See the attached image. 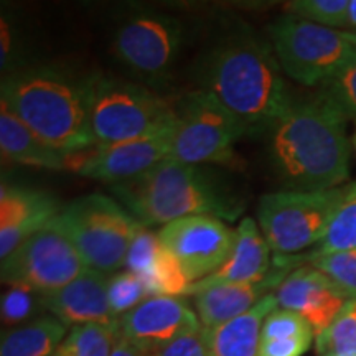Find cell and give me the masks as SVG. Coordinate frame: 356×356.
<instances>
[{
  "label": "cell",
  "mask_w": 356,
  "mask_h": 356,
  "mask_svg": "<svg viewBox=\"0 0 356 356\" xmlns=\"http://www.w3.org/2000/svg\"><path fill=\"white\" fill-rule=\"evenodd\" d=\"M346 119L322 96L292 101L269 131L274 172L289 190L338 188L350 177Z\"/></svg>",
  "instance_id": "obj_1"
},
{
  "label": "cell",
  "mask_w": 356,
  "mask_h": 356,
  "mask_svg": "<svg viewBox=\"0 0 356 356\" xmlns=\"http://www.w3.org/2000/svg\"><path fill=\"white\" fill-rule=\"evenodd\" d=\"M91 78L53 66L10 73L2 81V101L40 139L66 154L96 145L91 131Z\"/></svg>",
  "instance_id": "obj_2"
},
{
  "label": "cell",
  "mask_w": 356,
  "mask_h": 356,
  "mask_svg": "<svg viewBox=\"0 0 356 356\" xmlns=\"http://www.w3.org/2000/svg\"><path fill=\"white\" fill-rule=\"evenodd\" d=\"M204 89L249 131H270L293 101L273 50L244 32L225 38L211 51L204 68Z\"/></svg>",
  "instance_id": "obj_3"
},
{
  "label": "cell",
  "mask_w": 356,
  "mask_h": 356,
  "mask_svg": "<svg viewBox=\"0 0 356 356\" xmlns=\"http://www.w3.org/2000/svg\"><path fill=\"white\" fill-rule=\"evenodd\" d=\"M111 193L147 228L188 216L233 221L243 211V204L215 177L173 157L132 180L113 185Z\"/></svg>",
  "instance_id": "obj_4"
},
{
  "label": "cell",
  "mask_w": 356,
  "mask_h": 356,
  "mask_svg": "<svg viewBox=\"0 0 356 356\" xmlns=\"http://www.w3.org/2000/svg\"><path fill=\"white\" fill-rule=\"evenodd\" d=\"M55 222L78 249L88 269L119 273L140 222L109 195L91 193L61 210Z\"/></svg>",
  "instance_id": "obj_5"
},
{
  "label": "cell",
  "mask_w": 356,
  "mask_h": 356,
  "mask_svg": "<svg viewBox=\"0 0 356 356\" xmlns=\"http://www.w3.org/2000/svg\"><path fill=\"white\" fill-rule=\"evenodd\" d=\"M355 184L322 191H274L257 204V221L274 257L299 256L315 248L330 228Z\"/></svg>",
  "instance_id": "obj_6"
},
{
  "label": "cell",
  "mask_w": 356,
  "mask_h": 356,
  "mask_svg": "<svg viewBox=\"0 0 356 356\" xmlns=\"http://www.w3.org/2000/svg\"><path fill=\"white\" fill-rule=\"evenodd\" d=\"M175 106L139 84L95 76L91 131L96 145H111L149 136L172 126Z\"/></svg>",
  "instance_id": "obj_7"
},
{
  "label": "cell",
  "mask_w": 356,
  "mask_h": 356,
  "mask_svg": "<svg viewBox=\"0 0 356 356\" xmlns=\"http://www.w3.org/2000/svg\"><path fill=\"white\" fill-rule=\"evenodd\" d=\"M269 35L280 68L305 86H322L356 51L343 32L293 15L275 20Z\"/></svg>",
  "instance_id": "obj_8"
},
{
  "label": "cell",
  "mask_w": 356,
  "mask_h": 356,
  "mask_svg": "<svg viewBox=\"0 0 356 356\" xmlns=\"http://www.w3.org/2000/svg\"><path fill=\"white\" fill-rule=\"evenodd\" d=\"M175 111L172 157L190 165L228 160L236 142L251 132L207 89L186 95Z\"/></svg>",
  "instance_id": "obj_9"
},
{
  "label": "cell",
  "mask_w": 356,
  "mask_h": 356,
  "mask_svg": "<svg viewBox=\"0 0 356 356\" xmlns=\"http://www.w3.org/2000/svg\"><path fill=\"white\" fill-rule=\"evenodd\" d=\"M2 282L42 293L60 291L88 269L78 249L55 221L2 259Z\"/></svg>",
  "instance_id": "obj_10"
},
{
  "label": "cell",
  "mask_w": 356,
  "mask_h": 356,
  "mask_svg": "<svg viewBox=\"0 0 356 356\" xmlns=\"http://www.w3.org/2000/svg\"><path fill=\"white\" fill-rule=\"evenodd\" d=\"M162 248L175 259L191 286L210 277L228 261L236 231L215 216H188L172 221L159 231Z\"/></svg>",
  "instance_id": "obj_11"
},
{
  "label": "cell",
  "mask_w": 356,
  "mask_h": 356,
  "mask_svg": "<svg viewBox=\"0 0 356 356\" xmlns=\"http://www.w3.org/2000/svg\"><path fill=\"white\" fill-rule=\"evenodd\" d=\"M173 129L175 122L140 139L95 145L83 152H74L71 154L70 168L92 180L106 181L111 186L124 184L172 157Z\"/></svg>",
  "instance_id": "obj_12"
},
{
  "label": "cell",
  "mask_w": 356,
  "mask_h": 356,
  "mask_svg": "<svg viewBox=\"0 0 356 356\" xmlns=\"http://www.w3.org/2000/svg\"><path fill=\"white\" fill-rule=\"evenodd\" d=\"M184 29L177 19L162 13H140L121 25L114 38L119 60L142 76L168 73L178 56Z\"/></svg>",
  "instance_id": "obj_13"
},
{
  "label": "cell",
  "mask_w": 356,
  "mask_h": 356,
  "mask_svg": "<svg viewBox=\"0 0 356 356\" xmlns=\"http://www.w3.org/2000/svg\"><path fill=\"white\" fill-rule=\"evenodd\" d=\"M121 333L137 348L152 353L184 333L203 325L185 297L150 296L119 318Z\"/></svg>",
  "instance_id": "obj_14"
},
{
  "label": "cell",
  "mask_w": 356,
  "mask_h": 356,
  "mask_svg": "<svg viewBox=\"0 0 356 356\" xmlns=\"http://www.w3.org/2000/svg\"><path fill=\"white\" fill-rule=\"evenodd\" d=\"M280 309L296 312L314 328L315 337L330 327L348 299L323 273L312 266L293 269L275 289Z\"/></svg>",
  "instance_id": "obj_15"
},
{
  "label": "cell",
  "mask_w": 356,
  "mask_h": 356,
  "mask_svg": "<svg viewBox=\"0 0 356 356\" xmlns=\"http://www.w3.org/2000/svg\"><path fill=\"white\" fill-rule=\"evenodd\" d=\"M63 208L51 195L2 185L0 191V257L6 259L20 244L50 226Z\"/></svg>",
  "instance_id": "obj_16"
},
{
  "label": "cell",
  "mask_w": 356,
  "mask_h": 356,
  "mask_svg": "<svg viewBox=\"0 0 356 356\" xmlns=\"http://www.w3.org/2000/svg\"><path fill=\"white\" fill-rule=\"evenodd\" d=\"M108 280L106 274L86 269L68 286L42 296L44 312L63 322L66 327L119 322L109 305Z\"/></svg>",
  "instance_id": "obj_17"
},
{
  "label": "cell",
  "mask_w": 356,
  "mask_h": 356,
  "mask_svg": "<svg viewBox=\"0 0 356 356\" xmlns=\"http://www.w3.org/2000/svg\"><path fill=\"white\" fill-rule=\"evenodd\" d=\"M270 252L273 249L266 241L261 228H257L256 221L252 218H243L236 229V241L228 261L210 277L193 284L188 291V297L215 286L262 282L274 269Z\"/></svg>",
  "instance_id": "obj_18"
},
{
  "label": "cell",
  "mask_w": 356,
  "mask_h": 356,
  "mask_svg": "<svg viewBox=\"0 0 356 356\" xmlns=\"http://www.w3.org/2000/svg\"><path fill=\"white\" fill-rule=\"evenodd\" d=\"M291 273L274 266L273 273L262 282L228 284L203 289L193 293V309L204 328H216L241 317L256 307L266 296L275 292Z\"/></svg>",
  "instance_id": "obj_19"
},
{
  "label": "cell",
  "mask_w": 356,
  "mask_h": 356,
  "mask_svg": "<svg viewBox=\"0 0 356 356\" xmlns=\"http://www.w3.org/2000/svg\"><path fill=\"white\" fill-rule=\"evenodd\" d=\"M0 149L3 157L24 165L48 170H65L71 167V154L40 139L3 104H0Z\"/></svg>",
  "instance_id": "obj_20"
},
{
  "label": "cell",
  "mask_w": 356,
  "mask_h": 356,
  "mask_svg": "<svg viewBox=\"0 0 356 356\" xmlns=\"http://www.w3.org/2000/svg\"><path fill=\"white\" fill-rule=\"evenodd\" d=\"M275 309L279 304L273 292L241 317L207 328L211 356H259L262 325Z\"/></svg>",
  "instance_id": "obj_21"
},
{
  "label": "cell",
  "mask_w": 356,
  "mask_h": 356,
  "mask_svg": "<svg viewBox=\"0 0 356 356\" xmlns=\"http://www.w3.org/2000/svg\"><path fill=\"white\" fill-rule=\"evenodd\" d=\"M68 333V327L56 317L42 315L3 333L0 356H51Z\"/></svg>",
  "instance_id": "obj_22"
},
{
  "label": "cell",
  "mask_w": 356,
  "mask_h": 356,
  "mask_svg": "<svg viewBox=\"0 0 356 356\" xmlns=\"http://www.w3.org/2000/svg\"><path fill=\"white\" fill-rule=\"evenodd\" d=\"M353 249H356V184L351 188L348 197L345 198V202L341 203L340 210L337 211L322 241L310 252H302V254L292 257H274V266L292 273L302 264L307 266L312 261L320 259V257L353 251Z\"/></svg>",
  "instance_id": "obj_23"
},
{
  "label": "cell",
  "mask_w": 356,
  "mask_h": 356,
  "mask_svg": "<svg viewBox=\"0 0 356 356\" xmlns=\"http://www.w3.org/2000/svg\"><path fill=\"white\" fill-rule=\"evenodd\" d=\"M121 337L119 322L78 325L66 335L56 356H111Z\"/></svg>",
  "instance_id": "obj_24"
},
{
  "label": "cell",
  "mask_w": 356,
  "mask_h": 356,
  "mask_svg": "<svg viewBox=\"0 0 356 356\" xmlns=\"http://www.w3.org/2000/svg\"><path fill=\"white\" fill-rule=\"evenodd\" d=\"M318 356H356V299L348 300L327 330L315 337Z\"/></svg>",
  "instance_id": "obj_25"
},
{
  "label": "cell",
  "mask_w": 356,
  "mask_h": 356,
  "mask_svg": "<svg viewBox=\"0 0 356 356\" xmlns=\"http://www.w3.org/2000/svg\"><path fill=\"white\" fill-rule=\"evenodd\" d=\"M318 95L343 114L346 121H356V51L343 68L318 88Z\"/></svg>",
  "instance_id": "obj_26"
},
{
  "label": "cell",
  "mask_w": 356,
  "mask_h": 356,
  "mask_svg": "<svg viewBox=\"0 0 356 356\" xmlns=\"http://www.w3.org/2000/svg\"><path fill=\"white\" fill-rule=\"evenodd\" d=\"M43 310L42 293L24 286L8 287L0 302V317H2V323L7 327H15V325L20 327V325L32 322L42 317L40 314Z\"/></svg>",
  "instance_id": "obj_27"
},
{
  "label": "cell",
  "mask_w": 356,
  "mask_h": 356,
  "mask_svg": "<svg viewBox=\"0 0 356 356\" xmlns=\"http://www.w3.org/2000/svg\"><path fill=\"white\" fill-rule=\"evenodd\" d=\"M350 0H293L286 6L289 15L328 29L346 26Z\"/></svg>",
  "instance_id": "obj_28"
},
{
  "label": "cell",
  "mask_w": 356,
  "mask_h": 356,
  "mask_svg": "<svg viewBox=\"0 0 356 356\" xmlns=\"http://www.w3.org/2000/svg\"><path fill=\"white\" fill-rule=\"evenodd\" d=\"M108 297L114 317L121 318L150 296L145 284L136 274L119 270L108 280Z\"/></svg>",
  "instance_id": "obj_29"
},
{
  "label": "cell",
  "mask_w": 356,
  "mask_h": 356,
  "mask_svg": "<svg viewBox=\"0 0 356 356\" xmlns=\"http://www.w3.org/2000/svg\"><path fill=\"white\" fill-rule=\"evenodd\" d=\"M309 266L327 275L343 292L346 299H356V249L320 257L312 261Z\"/></svg>",
  "instance_id": "obj_30"
},
{
  "label": "cell",
  "mask_w": 356,
  "mask_h": 356,
  "mask_svg": "<svg viewBox=\"0 0 356 356\" xmlns=\"http://www.w3.org/2000/svg\"><path fill=\"white\" fill-rule=\"evenodd\" d=\"M149 356H211L210 341H208L207 328L184 333L170 343L160 346Z\"/></svg>",
  "instance_id": "obj_31"
},
{
  "label": "cell",
  "mask_w": 356,
  "mask_h": 356,
  "mask_svg": "<svg viewBox=\"0 0 356 356\" xmlns=\"http://www.w3.org/2000/svg\"><path fill=\"white\" fill-rule=\"evenodd\" d=\"M314 340L315 335L261 340L259 356H304Z\"/></svg>",
  "instance_id": "obj_32"
},
{
  "label": "cell",
  "mask_w": 356,
  "mask_h": 356,
  "mask_svg": "<svg viewBox=\"0 0 356 356\" xmlns=\"http://www.w3.org/2000/svg\"><path fill=\"white\" fill-rule=\"evenodd\" d=\"M111 356H149V353L137 348L136 345H132L131 341H127L126 338L121 337V340L118 341V345H115V348Z\"/></svg>",
  "instance_id": "obj_33"
},
{
  "label": "cell",
  "mask_w": 356,
  "mask_h": 356,
  "mask_svg": "<svg viewBox=\"0 0 356 356\" xmlns=\"http://www.w3.org/2000/svg\"><path fill=\"white\" fill-rule=\"evenodd\" d=\"M346 26L356 29V0H350L348 12H346Z\"/></svg>",
  "instance_id": "obj_34"
},
{
  "label": "cell",
  "mask_w": 356,
  "mask_h": 356,
  "mask_svg": "<svg viewBox=\"0 0 356 356\" xmlns=\"http://www.w3.org/2000/svg\"><path fill=\"white\" fill-rule=\"evenodd\" d=\"M343 33H345L346 40H348V42L356 48V32H343Z\"/></svg>",
  "instance_id": "obj_35"
},
{
  "label": "cell",
  "mask_w": 356,
  "mask_h": 356,
  "mask_svg": "<svg viewBox=\"0 0 356 356\" xmlns=\"http://www.w3.org/2000/svg\"><path fill=\"white\" fill-rule=\"evenodd\" d=\"M353 147H355V150H356V129H355V134H353Z\"/></svg>",
  "instance_id": "obj_36"
},
{
  "label": "cell",
  "mask_w": 356,
  "mask_h": 356,
  "mask_svg": "<svg viewBox=\"0 0 356 356\" xmlns=\"http://www.w3.org/2000/svg\"><path fill=\"white\" fill-rule=\"evenodd\" d=\"M322 356H345V355H335V353H328V355H322Z\"/></svg>",
  "instance_id": "obj_37"
},
{
  "label": "cell",
  "mask_w": 356,
  "mask_h": 356,
  "mask_svg": "<svg viewBox=\"0 0 356 356\" xmlns=\"http://www.w3.org/2000/svg\"><path fill=\"white\" fill-rule=\"evenodd\" d=\"M51 356H56V353H55V355H51Z\"/></svg>",
  "instance_id": "obj_38"
}]
</instances>
